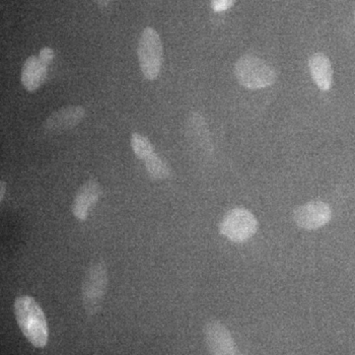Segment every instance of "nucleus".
Returning <instances> with one entry per match:
<instances>
[{"mask_svg":"<svg viewBox=\"0 0 355 355\" xmlns=\"http://www.w3.org/2000/svg\"><path fill=\"white\" fill-rule=\"evenodd\" d=\"M14 314L28 342L38 349L46 347L49 340L48 324L43 310L36 300L30 296L16 298Z\"/></svg>","mask_w":355,"mask_h":355,"instance_id":"1","label":"nucleus"},{"mask_svg":"<svg viewBox=\"0 0 355 355\" xmlns=\"http://www.w3.org/2000/svg\"><path fill=\"white\" fill-rule=\"evenodd\" d=\"M234 73L238 83L250 90L270 87L277 80V73L272 65L250 55L237 60Z\"/></svg>","mask_w":355,"mask_h":355,"instance_id":"2","label":"nucleus"},{"mask_svg":"<svg viewBox=\"0 0 355 355\" xmlns=\"http://www.w3.org/2000/svg\"><path fill=\"white\" fill-rule=\"evenodd\" d=\"M140 69L147 80H155L163 62V44L157 31L147 27L141 33L137 46Z\"/></svg>","mask_w":355,"mask_h":355,"instance_id":"3","label":"nucleus"},{"mask_svg":"<svg viewBox=\"0 0 355 355\" xmlns=\"http://www.w3.org/2000/svg\"><path fill=\"white\" fill-rule=\"evenodd\" d=\"M258 227V220L254 214L240 207L229 210L219 224L221 234L234 243L246 242L251 239L256 234Z\"/></svg>","mask_w":355,"mask_h":355,"instance_id":"4","label":"nucleus"},{"mask_svg":"<svg viewBox=\"0 0 355 355\" xmlns=\"http://www.w3.org/2000/svg\"><path fill=\"white\" fill-rule=\"evenodd\" d=\"M107 272L101 261L93 263L89 268L83 282V304L89 315H94L101 306L102 298L106 291Z\"/></svg>","mask_w":355,"mask_h":355,"instance_id":"5","label":"nucleus"},{"mask_svg":"<svg viewBox=\"0 0 355 355\" xmlns=\"http://www.w3.org/2000/svg\"><path fill=\"white\" fill-rule=\"evenodd\" d=\"M331 219L330 205L320 200L305 203L293 212V220L296 225L305 230H317L328 224Z\"/></svg>","mask_w":355,"mask_h":355,"instance_id":"6","label":"nucleus"},{"mask_svg":"<svg viewBox=\"0 0 355 355\" xmlns=\"http://www.w3.org/2000/svg\"><path fill=\"white\" fill-rule=\"evenodd\" d=\"M205 338L210 355H237L234 340L220 322L207 323L205 327Z\"/></svg>","mask_w":355,"mask_h":355,"instance_id":"7","label":"nucleus"},{"mask_svg":"<svg viewBox=\"0 0 355 355\" xmlns=\"http://www.w3.org/2000/svg\"><path fill=\"white\" fill-rule=\"evenodd\" d=\"M85 111L80 106L64 107L53 112L44 123V128L51 132H62L76 128L84 118Z\"/></svg>","mask_w":355,"mask_h":355,"instance_id":"8","label":"nucleus"},{"mask_svg":"<svg viewBox=\"0 0 355 355\" xmlns=\"http://www.w3.org/2000/svg\"><path fill=\"white\" fill-rule=\"evenodd\" d=\"M100 196H101V189L97 182H86L77 191L74 198L73 207H72L74 216L79 220H85L89 212L99 200Z\"/></svg>","mask_w":355,"mask_h":355,"instance_id":"9","label":"nucleus"},{"mask_svg":"<svg viewBox=\"0 0 355 355\" xmlns=\"http://www.w3.org/2000/svg\"><path fill=\"white\" fill-rule=\"evenodd\" d=\"M48 72V65L44 64L39 57L31 55L26 60L21 72V81L26 90L30 92L38 90L44 83Z\"/></svg>","mask_w":355,"mask_h":355,"instance_id":"10","label":"nucleus"},{"mask_svg":"<svg viewBox=\"0 0 355 355\" xmlns=\"http://www.w3.org/2000/svg\"><path fill=\"white\" fill-rule=\"evenodd\" d=\"M311 76L322 91H329L333 83V67L330 60L324 53H315L310 58Z\"/></svg>","mask_w":355,"mask_h":355,"instance_id":"11","label":"nucleus"},{"mask_svg":"<svg viewBox=\"0 0 355 355\" xmlns=\"http://www.w3.org/2000/svg\"><path fill=\"white\" fill-rule=\"evenodd\" d=\"M146 167L149 176L153 180H163L169 177L170 170L165 161L153 153L146 159Z\"/></svg>","mask_w":355,"mask_h":355,"instance_id":"12","label":"nucleus"},{"mask_svg":"<svg viewBox=\"0 0 355 355\" xmlns=\"http://www.w3.org/2000/svg\"><path fill=\"white\" fill-rule=\"evenodd\" d=\"M130 144H132L133 153L140 160H146L154 153L150 140L140 133H132V137H130Z\"/></svg>","mask_w":355,"mask_h":355,"instance_id":"13","label":"nucleus"},{"mask_svg":"<svg viewBox=\"0 0 355 355\" xmlns=\"http://www.w3.org/2000/svg\"><path fill=\"white\" fill-rule=\"evenodd\" d=\"M235 0H211V8L216 12H223L234 6Z\"/></svg>","mask_w":355,"mask_h":355,"instance_id":"14","label":"nucleus"},{"mask_svg":"<svg viewBox=\"0 0 355 355\" xmlns=\"http://www.w3.org/2000/svg\"><path fill=\"white\" fill-rule=\"evenodd\" d=\"M39 58L44 64L49 65L51 64V60H53V51L49 48V46H44V48L40 51Z\"/></svg>","mask_w":355,"mask_h":355,"instance_id":"15","label":"nucleus"},{"mask_svg":"<svg viewBox=\"0 0 355 355\" xmlns=\"http://www.w3.org/2000/svg\"><path fill=\"white\" fill-rule=\"evenodd\" d=\"M95 3L100 7H107L113 2V0H94Z\"/></svg>","mask_w":355,"mask_h":355,"instance_id":"16","label":"nucleus"},{"mask_svg":"<svg viewBox=\"0 0 355 355\" xmlns=\"http://www.w3.org/2000/svg\"><path fill=\"white\" fill-rule=\"evenodd\" d=\"M1 193H0V200H3L4 198V193H6V183H4L3 181H1Z\"/></svg>","mask_w":355,"mask_h":355,"instance_id":"17","label":"nucleus"}]
</instances>
